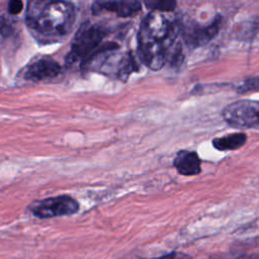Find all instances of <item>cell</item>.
Listing matches in <instances>:
<instances>
[{"instance_id":"obj_1","label":"cell","mask_w":259,"mask_h":259,"mask_svg":"<svg viewBox=\"0 0 259 259\" xmlns=\"http://www.w3.org/2000/svg\"><path fill=\"white\" fill-rule=\"evenodd\" d=\"M179 29L176 21L161 12L152 11L144 17L138 32V48L140 59L149 69L160 70L170 61Z\"/></svg>"},{"instance_id":"obj_2","label":"cell","mask_w":259,"mask_h":259,"mask_svg":"<svg viewBox=\"0 0 259 259\" xmlns=\"http://www.w3.org/2000/svg\"><path fill=\"white\" fill-rule=\"evenodd\" d=\"M76 8L69 1H30L27 3L25 22L31 33L47 42L67 36L75 23Z\"/></svg>"},{"instance_id":"obj_3","label":"cell","mask_w":259,"mask_h":259,"mask_svg":"<svg viewBox=\"0 0 259 259\" xmlns=\"http://www.w3.org/2000/svg\"><path fill=\"white\" fill-rule=\"evenodd\" d=\"M107 33V28L101 24H92L90 22L81 24L75 33L70 51L66 56L67 65L77 62L83 64L103 45L102 40Z\"/></svg>"},{"instance_id":"obj_4","label":"cell","mask_w":259,"mask_h":259,"mask_svg":"<svg viewBox=\"0 0 259 259\" xmlns=\"http://www.w3.org/2000/svg\"><path fill=\"white\" fill-rule=\"evenodd\" d=\"M222 116L235 128L259 127V101L243 99L232 102L223 109Z\"/></svg>"},{"instance_id":"obj_5","label":"cell","mask_w":259,"mask_h":259,"mask_svg":"<svg viewBox=\"0 0 259 259\" xmlns=\"http://www.w3.org/2000/svg\"><path fill=\"white\" fill-rule=\"evenodd\" d=\"M79 207V202L74 197L67 194L35 200L28 206L31 213L39 219L71 215L76 213Z\"/></svg>"},{"instance_id":"obj_6","label":"cell","mask_w":259,"mask_h":259,"mask_svg":"<svg viewBox=\"0 0 259 259\" xmlns=\"http://www.w3.org/2000/svg\"><path fill=\"white\" fill-rule=\"evenodd\" d=\"M222 16L217 15L206 25L188 24L182 28V35L186 45L192 49L204 46L214 38L221 28Z\"/></svg>"},{"instance_id":"obj_7","label":"cell","mask_w":259,"mask_h":259,"mask_svg":"<svg viewBox=\"0 0 259 259\" xmlns=\"http://www.w3.org/2000/svg\"><path fill=\"white\" fill-rule=\"evenodd\" d=\"M62 72L61 65L52 58L44 57L30 63L23 71V78L27 81L40 82L52 80Z\"/></svg>"},{"instance_id":"obj_8","label":"cell","mask_w":259,"mask_h":259,"mask_svg":"<svg viewBox=\"0 0 259 259\" xmlns=\"http://www.w3.org/2000/svg\"><path fill=\"white\" fill-rule=\"evenodd\" d=\"M91 10L93 14L113 12L119 17H128L142 10V3L139 1H95Z\"/></svg>"},{"instance_id":"obj_9","label":"cell","mask_w":259,"mask_h":259,"mask_svg":"<svg viewBox=\"0 0 259 259\" xmlns=\"http://www.w3.org/2000/svg\"><path fill=\"white\" fill-rule=\"evenodd\" d=\"M173 166L183 176H194L201 172V160L194 151H179L173 160Z\"/></svg>"},{"instance_id":"obj_10","label":"cell","mask_w":259,"mask_h":259,"mask_svg":"<svg viewBox=\"0 0 259 259\" xmlns=\"http://www.w3.org/2000/svg\"><path fill=\"white\" fill-rule=\"evenodd\" d=\"M247 142V135L242 132L232 133L212 140V146L219 151H233L243 147Z\"/></svg>"},{"instance_id":"obj_11","label":"cell","mask_w":259,"mask_h":259,"mask_svg":"<svg viewBox=\"0 0 259 259\" xmlns=\"http://www.w3.org/2000/svg\"><path fill=\"white\" fill-rule=\"evenodd\" d=\"M139 71V64L132 52L124 53L117 63L116 76L122 82H125L132 73Z\"/></svg>"},{"instance_id":"obj_12","label":"cell","mask_w":259,"mask_h":259,"mask_svg":"<svg viewBox=\"0 0 259 259\" xmlns=\"http://www.w3.org/2000/svg\"><path fill=\"white\" fill-rule=\"evenodd\" d=\"M259 34V14L241 23L238 29V37L242 39H253Z\"/></svg>"},{"instance_id":"obj_13","label":"cell","mask_w":259,"mask_h":259,"mask_svg":"<svg viewBox=\"0 0 259 259\" xmlns=\"http://www.w3.org/2000/svg\"><path fill=\"white\" fill-rule=\"evenodd\" d=\"M146 7L154 12H171L175 9L177 3L175 1H145Z\"/></svg>"},{"instance_id":"obj_14","label":"cell","mask_w":259,"mask_h":259,"mask_svg":"<svg viewBox=\"0 0 259 259\" xmlns=\"http://www.w3.org/2000/svg\"><path fill=\"white\" fill-rule=\"evenodd\" d=\"M237 91L240 94L259 91V76H253V77L246 78L243 81V83L238 87Z\"/></svg>"},{"instance_id":"obj_15","label":"cell","mask_w":259,"mask_h":259,"mask_svg":"<svg viewBox=\"0 0 259 259\" xmlns=\"http://www.w3.org/2000/svg\"><path fill=\"white\" fill-rule=\"evenodd\" d=\"M23 10V2L19 0L9 1L7 11L10 15H18Z\"/></svg>"},{"instance_id":"obj_16","label":"cell","mask_w":259,"mask_h":259,"mask_svg":"<svg viewBox=\"0 0 259 259\" xmlns=\"http://www.w3.org/2000/svg\"><path fill=\"white\" fill-rule=\"evenodd\" d=\"M153 259H192L189 255L181 252H172L170 254H166L163 256H160L158 258H153Z\"/></svg>"},{"instance_id":"obj_17","label":"cell","mask_w":259,"mask_h":259,"mask_svg":"<svg viewBox=\"0 0 259 259\" xmlns=\"http://www.w3.org/2000/svg\"><path fill=\"white\" fill-rule=\"evenodd\" d=\"M11 33H12L11 25L8 22H6L4 16H2L1 17V35H2V38L6 37V36H9Z\"/></svg>"}]
</instances>
